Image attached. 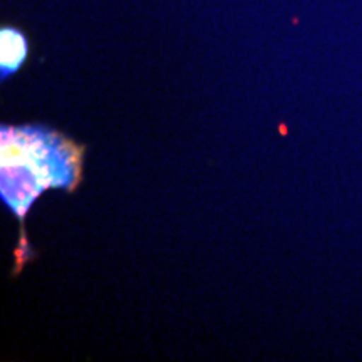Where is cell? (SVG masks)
I'll return each mask as SVG.
<instances>
[{"label": "cell", "mask_w": 362, "mask_h": 362, "mask_svg": "<svg viewBox=\"0 0 362 362\" xmlns=\"http://www.w3.org/2000/svg\"><path fill=\"white\" fill-rule=\"evenodd\" d=\"M27 57V40L21 30L2 27L0 30V69L2 79L8 78L24 64Z\"/></svg>", "instance_id": "obj_1"}]
</instances>
